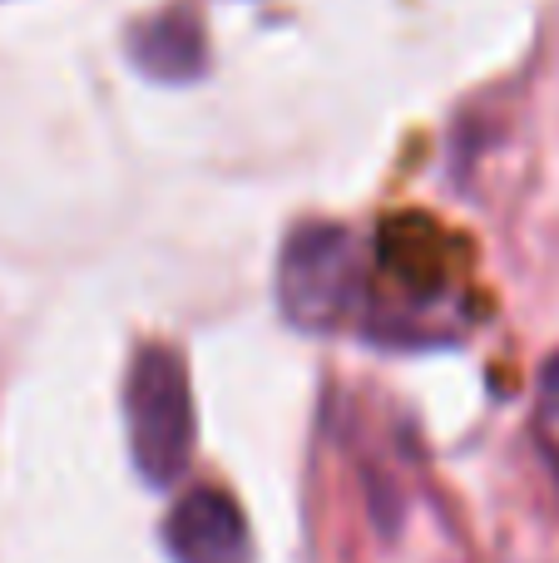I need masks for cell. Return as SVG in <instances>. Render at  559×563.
I'll return each instance as SVG.
<instances>
[{"label":"cell","instance_id":"obj_1","mask_svg":"<svg viewBox=\"0 0 559 563\" xmlns=\"http://www.w3.org/2000/svg\"><path fill=\"white\" fill-rule=\"evenodd\" d=\"M129 460L154 489H168L194 460V390L174 346H144L124 376Z\"/></svg>","mask_w":559,"mask_h":563},{"label":"cell","instance_id":"obj_4","mask_svg":"<svg viewBox=\"0 0 559 563\" xmlns=\"http://www.w3.org/2000/svg\"><path fill=\"white\" fill-rule=\"evenodd\" d=\"M134 65L149 79H164V85H188V79L204 75L208 65V40L204 25L188 5H174L164 15H154L149 25L134 30V45H129Z\"/></svg>","mask_w":559,"mask_h":563},{"label":"cell","instance_id":"obj_2","mask_svg":"<svg viewBox=\"0 0 559 563\" xmlns=\"http://www.w3.org/2000/svg\"><path fill=\"white\" fill-rule=\"evenodd\" d=\"M366 297L362 282V247L347 228L307 223L287 238L277 257V307L293 327L327 331L357 317Z\"/></svg>","mask_w":559,"mask_h":563},{"label":"cell","instance_id":"obj_5","mask_svg":"<svg viewBox=\"0 0 559 563\" xmlns=\"http://www.w3.org/2000/svg\"><path fill=\"white\" fill-rule=\"evenodd\" d=\"M540 400H545V410L559 420V351L545 361V371H540Z\"/></svg>","mask_w":559,"mask_h":563},{"label":"cell","instance_id":"obj_3","mask_svg":"<svg viewBox=\"0 0 559 563\" xmlns=\"http://www.w3.org/2000/svg\"><path fill=\"white\" fill-rule=\"evenodd\" d=\"M164 549L174 563H253L243 509L218 485H198L174 499L164 519Z\"/></svg>","mask_w":559,"mask_h":563}]
</instances>
